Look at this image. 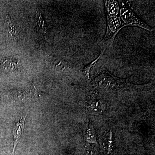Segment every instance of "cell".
Masks as SVG:
<instances>
[{"mask_svg":"<svg viewBox=\"0 0 155 155\" xmlns=\"http://www.w3.org/2000/svg\"><path fill=\"white\" fill-rule=\"evenodd\" d=\"M84 136H85V140L88 142H96L95 134L94 129L92 126L90 125L87 127L85 129Z\"/></svg>","mask_w":155,"mask_h":155,"instance_id":"5","label":"cell"},{"mask_svg":"<svg viewBox=\"0 0 155 155\" xmlns=\"http://www.w3.org/2000/svg\"><path fill=\"white\" fill-rule=\"evenodd\" d=\"M107 30L104 38L102 41V46L104 47V49H105L112 42L119 30L124 27L122 20L119 15L112 16L107 14Z\"/></svg>","mask_w":155,"mask_h":155,"instance_id":"2","label":"cell"},{"mask_svg":"<svg viewBox=\"0 0 155 155\" xmlns=\"http://www.w3.org/2000/svg\"><path fill=\"white\" fill-rule=\"evenodd\" d=\"M106 14L108 15L116 16L119 15V2L116 1H106Z\"/></svg>","mask_w":155,"mask_h":155,"instance_id":"4","label":"cell"},{"mask_svg":"<svg viewBox=\"0 0 155 155\" xmlns=\"http://www.w3.org/2000/svg\"><path fill=\"white\" fill-rule=\"evenodd\" d=\"M104 50H103V51L102 52L101 54L100 55L98 58H97L95 60L93 61L92 63H91L90 64H89L88 65H87V66L84 68V74L86 75V77L88 78V79H89L90 71L92 67H94V66L96 64L97 61L98 60L100 59L101 56L103 55V53H104Z\"/></svg>","mask_w":155,"mask_h":155,"instance_id":"6","label":"cell"},{"mask_svg":"<svg viewBox=\"0 0 155 155\" xmlns=\"http://www.w3.org/2000/svg\"><path fill=\"white\" fill-rule=\"evenodd\" d=\"M120 4L119 15L122 20L123 26H137L141 27L147 30L152 31V28L145 23L137 16L134 12L130 8L127 3L124 1H119Z\"/></svg>","mask_w":155,"mask_h":155,"instance_id":"1","label":"cell"},{"mask_svg":"<svg viewBox=\"0 0 155 155\" xmlns=\"http://www.w3.org/2000/svg\"><path fill=\"white\" fill-rule=\"evenodd\" d=\"M25 120V117L22 116V117H19V119L17 120V122L14 123V129H13V134H14V150H13V153H14V149L17 145V142L22 133V128L24 126Z\"/></svg>","mask_w":155,"mask_h":155,"instance_id":"3","label":"cell"}]
</instances>
